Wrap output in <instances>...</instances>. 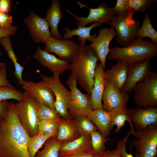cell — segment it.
<instances>
[{"label":"cell","mask_w":157,"mask_h":157,"mask_svg":"<svg viewBox=\"0 0 157 157\" xmlns=\"http://www.w3.org/2000/svg\"><path fill=\"white\" fill-rule=\"evenodd\" d=\"M98 157H122L119 150L116 148L113 150H104L98 155Z\"/></svg>","instance_id":"b9f144b4"},{"label":"cell","mask_w":157,"mask_h":157,"mask_svg":"<svg viewBox=\"0 0 157 157\" xmlns=\"http://www.w3.org/2000/svg\"><path fill=\"white\" fill-rule=\"evenodd\" d=\"M87 117L94 124L102 135L107 138L111 131L110 113L103 108H97L93 110Z\"/></svg>","instance_id":"603a6c76"},{"label":"cell","mask_w":157,"mask_h":157,"mask_svg":"<svg viewBox=\"0 0 157 157\" xmlns=\"http://www.w3.org/2000/svg\"><path fill=\"white\" fill-rule=\"evenodd\" d=\"M112 8L115 14L127 13L133 16L135 13L129 7L128 0H117L115 6Z\"/></svg>","instance_id":"8d00e7d4"},{"label":"cell","mask_w":157,"mask_h":157,"mask_svg":"<svg viewBox=\"0 0 157 157\" xmlns=\"http://www.w3.org/2000/svg\"><path fill=\"white\" fill-rule=\"evenodd\" d=\"M12 5L10 0H0V12L8 13L11 10Z\"/></svg>","instance_id":"60d3db41"},{"label":"cell","mask_w":157,"mask_h":157,"mask_svg":"<svg viewBox=\"0 0 157 157\" xmlns=\"http://www.w3.org/2000/svg\"><path fill=\"white\" fill-rule=\"evenodd\" d=\"M81 153L93 154L91 149L90 134L82 135L74 140L62 144L59 150V156Z\"/></svg>","instance_id":"ffe728a7"},{"label":"cell","mask_w":157,"mask_h":157,"mask_svg":"<svg viewBox=\"0 0 157 157\" xmlns=\"http://www.w3.org/2000/svg\"><path fill=\"white\" fill-rule=\"evenodd\" d=\"M151 72L150 60H144L129 64L126 81L122 92L128 93L135 85L146 78Z\"/></svg>","instance_id":"9a60e30c"},{"label":"cell","mask_w":157,"mask_h":157,"mask_svg":"<svg viewBox=\"0 0 157 157\" xmlns=\"http://www.w3.org/2000/svg\"><path fill=\"white\" fill-rule=\"evenodd\" d=\"M77 3L81 8L86 7L89 10L88 16L83 17L75 15L67 9V13L72 16L75 19L77 28L85 27L87 24L93 22L108 24L111 21L115 14L113 8L109 7L106 2H102L95 8H89L80 1H77Z\"/></svg>","instance_id":"30bf717a"},{"label":"cell","mask_w":157,"mask_h":157,"mask_svg":"<svg viewBox=\"0 0 157 157\" xmlns=\"http://www.w3.org/2000/svg\"><path fill=\"white\" fill-rule=\"evenodd\" d=\"M22 88L40 104L55 109L54 94L42 80L38 82L24 80Z\"/></svg>","instance_id":"5bb4252c"},{"label":"cell","mask_w":157,"mask_h":157,"mask_svg":"<svg viewBox=\"0 0 157 157\" xmlns=\"http://www.w3.org/2000/svg\"><path fill=\"white\" fill-rule=\"evenodd\" d=\"M24 94V92L16 89L13 86H0V102L11 99L19 101L23 98Z\"/></svg>","instance_id":"e575fe53"},{"label":"cell","mask_w":157,"mask_h":157,"mask_svg":"<svg viewBox=\"0 0 157 157\" xmlns=\"http://www.w3.org/2000/svg\"><path fill=\"white\" fill-rule=\"evenodd\" d=\"M134 101L139 107H157V73L152 72L138 83L133 90Z\"/></svg>","instance_id":"52a82bcc"},{"label":"cell","mask_w":157,"mask_h":157,"mask_svg":"<svg viewBox=\"0 0 157 157\" xmlns=\"http://www.w3.org/2000/svg\"><path fill=\"white\" fill-rule=\"evenodd\" d=\"M116 33L112 27H106L99 31L98 35L92 41L89 46L98 57L103 68L105 69L106 60L109 53L110 42Z\"/></svg>","instance_id":"7c38bea8"},{"label":"cell","mask_w":157,"mask_h":157,"mask_svg":"<svg viewBox=\"0 0 157 157\" xmlns=\"http://www.w3.org/2000/svg\"><path fill=\"white\" fill-rule=\"evenodd\" d=\"M9 103L7 100L0 102V115H1L5 113Z\"/></svg>","instance_id":"f6af8a7d"},{"label":"cell","mask_w":157,"mask_h":157,"mask_svg":"<svg viewBox=\"0 0 157 157\" xmlns=\"http://www.w3.org/2000/svg\"><path fill=\"white\" fill-rule=\"evenodd\" d=\"M111 116V121L110 125V130L115 125L117 127L115 132L118 133L120 129L125 125V122H129L130 126L131 135L135 136L136 138L137 136L136 132L134 130V126L129 113V109L127 107L115 110L110 113Z\"/></svg>","instance_id":"d4e9b609"},{"label":"cell","mask_w":157,"mask_h":157,"mask_svg":"<svg viewBox=\"0 0 157 157\" xmlns=\"http://www.w3.org/2000/svg\"><path fill=\"white\" fill-rule=\"evenodd\" d=\"M60 122L49 120L40 121L38 126V133H41L50 138L56 137Z\"/></svg>","instance_id":"1f68e13d"},{"label":"cell","mask_w":157,"mask_h":157,"mask_svg":"<svg viewBox=\"0 0 157 157\" xmlns=\"http://www.w3.org/2000/svg\"><path fill=\"white\" fill-rule=\"evenodd\" d=\"M63 17L60 1L52 0L51 5L49 8L44 18L50 28L51 36L55 39H63V37L59 33L58 29V24Z\"/></svg>","instance_id":"44dd1931"},{"label":"cell","mask_w":157,"mask_h":157,"mask_svg":"<svg viewBox=\"0 0 157 157\" xmlns=\"http://www.w3.org/2000/svg\"><path fill=\"white\" fill-rule=\"evenodd\" d=\"M44 50L56 54L59 58L72 62L78 52L79 45L73 40H59L50 37L44 43Z\"/></svg>","instance_id":"8fae6325"},{"label":"cell","mask_w":157,"mask_h":157,"mask_svg":"<svg viewBox=\"0 0 157 157\" xmlns=\"http://www.w3.org/2000/svg\"><path fill=\"white\" fill-rule=\"evenodd\" d=\"M23 22L28 29L31 38L35 43H45L51 36L49 26L45 19L31 11Z\"/></svg>","instance_id":"4fadbf2b"},{"label":"cell","mask_w":157,"mask_h":157,"mask_svg":"<svg viewBox=\"0 0 157 157\" xmlns=\"http://www.w3.org/2000/svg\"></svg>","instance_id":"c3c4849f"},{"label":"cell","mask_w":157,"mask_h":157,"mask_svg":"<svg viewBox=\"0 0 157 157\" xmlns=\"http://www.w3.org/2000/svg\"><path fill=\"white\" fill-rule=\"evenodd\" d=\"M78 132L80 135L90 134L97 131L94 124L88 117L80 116L73 118Z\"/></svg>","instance_id":"f546056e"},{"label":"cell","mask_w":157,"mask_h":157,"mask_svg":"<svg viewBox=\"0 0 157 157\" xmlns=\"http://www.w3.org/2000/svg\"><path fill=\"white\" fill-rule=\"evenodd\" d=\"M81 135L78 132L73 119L62 118L56 137L58 141L62 144L66 143L78 138Z\"/></svg>","instance_id":"cb8c5ba5"},{"label":"cell","mask_w":157,"mask_h":157,"mask_svg":"<svg viewBox=\"0 0 157 157\" xmlns=\"http://www.w3.org/2000/svg\"><path fill=\"white\" fill-rule=\"evenodd\" d=\"M33 58L43 66L48 68L53 74H60L66 70L70 69L71 63L57 58L37 47Z\"/></svg>","instance_id":"e0dca14e"},{"label":"cell","mask_w":157,"mask_h":157,"mask_svg":"<svg viewBox=\"0 0 157 157\" xmlns=\"http://www.w3.org/2000/svg\"><path fill=\"white\" fill-rule=\"evenodd\" d=\"M102 24L101 23L94 22L89 26L77 28L76 29L74 28L72 30H70L68 27H64L65 33L64 34L63 39L67 40L72 38L73 36L77 35L78 36L79 42L85 44L87 40L92 42L97 36L96 34L92 35L90 34L92 30L95 27L101 26Z\"/></svg>","instance_id":"484cf974"},{"label":"cell","mask_w":157,"mask_h":157,"mask_svg":"<svg viewBox=\"0 0 157 157\" xmlns=\"http://www.w3.org/2000/svg\"><path fill=\"white\" fill-rule=\"evenodd\" d=\"M30 136L20 122L13 103H9L0 118V157H30Z\"/></svg>","instance_id":"6da1fadb"},{"label":"cell","mask_w":157,"mask_h":157,"mask_svg":"<svg viewBox=\"0 0 157 157\" xmlns=\"http://www.w3.org/2000/svg\"><path fill=\"white\" fill-rule=\"evenodd\" d=\"M98 155L95 156L92 154L81 153L59 157H98Z\"/></svg>","instance_id":"ee69618b"},{"label":"cell","mask_w":157,"mask_h":157,"mask_svg":"<svg viewBox=\"0 0 157 157\" xmlns=\"http://www.w3.org/2000/svg\"><path fill=\"white\" fill-rule=\"evenodd\" d=\"M144 37L150 38L152 43L157 44V32L152 26L149 16L147 12L144 14L142 26L139 28L137 33V38Z\"/></svg>","instance_id":"83f0119b"},{"label":"cell","mask_w":157,"mask_h":157,"mask_svg":"<svg viewBox=\"0 0 157 157\" xmlns=\"http://www.w3.org/2000/svg\"><path fill=\"white\" fill-rule=\"evenodd\" d=\"M104 69L100 63H97L93 87L90 94L93 110L103 108L102 103L103 96L108 80L106 76Z\"/></svg>","instance_id":"d6986e66"},{"label":"cell","mask_w":157,"mask_h":157,"mask_svg":"<svg viewBox=\"0 0 157 157\" xmlns=\"http://www.w3.org/2000/svg\"><path fill=\"white\" fill-rule=\"evenodd\" d=\"M133 126L136 130H142L150 125H157V107H138L129 110Z\"/></svg>","instance_id":"ac0fdd59"},{"label":"cell","mask_w":157,"mask_h":157,"mask_svg":"<svg viewBox=\"0 0 157 157\" xmlns=\"http://www.w3.org/2000/svg\"><path fill=\"white\" fill-rule=\"evenodd\" d=\"M157 55V44L136 38L125 47L115 46L110 49L107 58L130 64L144 60H151Z\"/></svg>","instance_id":"3957f363"},{"label":"cell","mask_w":157,"mask_h":157,"mask_svg":"<svg viewBox=\"0 0 157 157\" xmlns=\"http://www.w3.org/2000/svg\"><path fill=\"white\" fill-rule=\"evenodd\" d=\"M108 24L113 27L116 33V41L122 47L129 44L137 38L140 22L127 13L115 14Z\"/></svg>","instance_id":"5b68a950"},{"label":"cell","mask_w":157,"mask_h":157,"mask_svg":"<svg viewBox=\"0 0 157 157\" xmlns=\"http://www.w3.org/2000/svg\"><path fill=\"white\" fill-rule=\"evenodd\" d=\"M90 135L92 152L94 155L97 156L105 150L107 138L97 131L92 132Z\"/></svg>","instance_id":"d6a6232c"},{"label":"cell","mask_w":157,"mask_h":157,"mask_svg":"<svg viewBox=\"0 0 157 157\" xmlns=\"http://www.w3.org/2000/svg\"><path fill=\"white\" fill-rule=\"evenodd\" d=\"M37 116L40 121L49 120L60 122L62 118L55 109L38 102L37 106Z\"/></svg>","instance_id":"836d02e7"},{"label":"cell","mask_w":157,"mask_h":157,"mask_svg":"<svg viewBox=\"0 0 157 157\" xmlns=\"http://www.w3.org/2000/svg\"><path fill=\"white\" fill-rule=\"evenodd\" d=\"M1 115H0V117H1Z\"/></svg>","instance_id":"7dc6e473"},{"label":"cell","mask_w":157,"mask_h":157,"mask_svg":"<svg viewBox=\"0 0 157 157\" xmlns=\"http://www.w3.org/2000/svg\"><path fill=\"white\" fill-rule=\"evenodd\" d=\"M129 7L135 12L143 13L153 3H156V0H128Z\"/></svg>","instance_id":"d590c367"},{"label":"cell","mask_w":157,"mask_h":157,"mask_svg":"<svg viewBox=\"0 0 157 157\" xmlns=\"http://www.w3.org/2000/svg\"><path fill=\"white\" fill-rule=\"evenodd\" d=\"M24 93L22 100L13 105L20 122L29 136L32 137L38 133L40 121L37 116L38 102L27 92Z\"/></svg>","instance_id":"277c9868"},{"label":"cell","mask_w":157,"mask_h":157,"mask_svg":"<svg viewBox=\"0 0 157 157\" xmlns=\"http://www.w3.org/2000/svg\"><path fill=\"white\" fill-rule=\"evenodd\" d=\"M60 74H53L48 77L40 75L44 83L51 89L55 97V109L63 118H71L69 113L68 108L70 92L61 82L59 77Z\"/></svg>","instance_id":"ba28073f"},{"label":"cell","mask_w":157,"mask_h":157,"mask_svg":"<svg viewBox=\"0 0 157 157\" xmlns=\"http://www.w3.org/2000/svg\"><path fill=\"white\" fill-rule=\"evenodd\" d=\"M17 30V27L14 26L8 28H0V39L5 37L15 35Z\"/></svg>","instance_id":"ab89813d"},{"label":"cell","mask_w":157,"mask_h":157,"mask_svg":"<svg viewBox=\"0 0 157 157\" xmlns=\"http://www.w3.org/2000/svg\"><path fill=\"white\" fill-rule=\"evenodd\" d=\"M131 135V133L130 131L124 137L119 141L117 144V148L119 150L122 157H134L131 154L128 153L126 150V143Z\"/></svg>","instance_id":"74e56055"},{"label":"cell","mask_w":157,"mask_h":157,"mask_svg":"<svg viewBox=\"0 0 157 157\" xmlns=\"http://www.w3.org/2000/svg\"><path fill=\"white\" fill-rule=\"evenodd\" d=\"M13 17L8 13L0 12V28H8L13 27Z\"/></svg>","instance_id":"f35d334b"},{"label":"cell","mask_w":157,"mask_h":157,"mask_svg":"<svg viewBox=\"0 0 157 157\" xmlns=\"http://www.w3.org/2000/svg\"><path fill=\"white\" fill-rule=\"evenodd\" d=\"M2 55L1 53L0 52V56ZM6 66V64L5 63L0 62V70L4 67Z\"/></svg>","instance_id":"bcb514c9"},{"label":"cell","mask_w":157,"mask_h":157,"mask_svg":"<svg viewBox=\"0 0 157 157\" xmlns=\"http://www.w3.org/2000/svg\"><path fill=\"white\" fill-rule=\"evenodd\" d=\"M0 44L5 49L9 58L13 62L15 69L14 72V75L17 79L18 83L22 86L24 81L22 78L24 67L22 66L18 62L17 57L12 47L10 36H6L0 39Z\"/></svg>","instance_id":"4316f807"},{"label":"cell","mask_w":157,"mask_h":157,"mask_svg":"<svg viewBox=\"0 0 157 157\" xmlns=\"http://www.w3.org/2000/svg\"><path fill=\"white\" fill-rule=\"evenodd\" d=\"M77 83L71 74L66 83L70 90L68 111L70 117L73 119L80 116L87 117L93 110L90 95L82 93L77 88Z\"/></svg>","instance_id":"8992f818"},{"label":"cell","mask_w":157,"mask_h":157,"mask_svg":"<svg viewBox=\"0 0 157 157\" xmlns=\"http://www.w3.org/2000/svg\"><path fill=\"white\" fill-rule=\"evenodd\" d=\"M13 86L7 77L6 66L0 70V86Z\"/></svg>","instance_id":"7bdbcfd3"},{"label":"cell","mask_w":157,"mask_h":157,"mask_svg":"<svg viewBox=\"0 0 157 157\" xmlns=\"http://www.w3.org/2000/svg\"><path fill=\"white\" fill-rule=\"evenodd\" d=\"M129 98L128 93L120 91L108 80L103 96V108L110 113L118 109L127 107Z\"/></svg>","instance_id":"2e32d148"},{"label":"cell","mask_w":157,"mask_h":157,"mask_svg":"<svg viewBox=\"0 0 157 157\" xmlns=\"http://www.w3.org/2000/svg\"><path fill=\"white\" fill-rule=\"evenodd\" d=\"M136 139L133 141L136 149V157H156L157 125H150L142 130H136Z\"/></svg>","instance_id":"9c48e42d"},{"label":"cell","mask_w":157,"mask_h":157,"mask_svg":"<svg viewBox=\"0 0 157 157\" xmlns=\"http://www.w3.org/2000/svg\"><path fill=\"white\" fill-rule=\"evenodd\" d=\"M129 64L118 60L110 69L105 71L106 76L120 91L122 92L126 80Z\"/></svg>","instance_id":"7402d4cb"},{"label":"cell","mask_w":157,"mask_h":157,"mask_svg":"<svg viewBox=\"0 0 157 157\" xmlns=\"http://www.w3.org/2000/svg\"><path fill=\"white\" fill-rule=\"evenodd\" d=\"M50 137L41 133H38L32 137H29L27 147L30 157H35L39 149Z\"/></svg>","instance_id":"4dcf8cb0"},{"label":"cell","mask_w":157,"mask_h":157,"mask_svg":"<svg viewBox=\"0 0 157 157\" xmlns=\"http://www.w3.org/2000/svg\"><path fill=\"white\" fill-rule=\"evenodd\" d=\"M79 50L71 63V75L90 94L93 88L97 62L99 59L89 46L79 42Z\"/></svg>","instance_id":"7a4b0ae2"},{"label":"cell","mask_w":157,"mask_h":157,"mask_svg":"<svg viewBox=\"0 0 157 157\" xmlns=\"http://www.w3.org/2000/svg\"><path fill=\"white\" fill-rule=\"evenodd\" d=\"M61 144L57 141L56 137H51L46 141L43 149L38 151L35 157H59Z\"/></svg>","instance_id":"f1b7e54d"}]
</instances>
